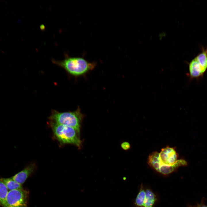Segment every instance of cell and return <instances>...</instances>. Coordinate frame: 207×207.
Listing matches in <instances>:
<instances>
[{
    "label": "cell",
    "mask_w": 207,
    "mask_h": 207,
    "mask_svg": "<svg viewBox=\"0 0 207 207\" xmlns=\"http://www.w3.org/2000/svg\"><path fill=\"white\" fill-rule=\"evenodd\" d=\"M0 179L5 184L9 191L23 189L22 185L15 181L11 177Z\"/></svg>",
    "instance_id": "obj_6"
},
{
    "label": "cell",
    "mask_w": 207,
    "mask_h": 207,
    "mask_svg": "<svg viewBox=\"0 0 207 207\" xmlns=\"http://www.w3.org/2000/svg\"><path fill=\"white\" fill-rule=\"evenodd\" d=\"M195 58L200 65L201 72L202 74L207 68V50L203 51Z\"/></svg>",
    "instance_id": "obj_8"
},
{
    "label": "cell",
    "mask_w": 207,
    "mask_h": 207,
    "mask_svg": "<svg viewBox=\"0 0 207 207\" xmlns=\"http://www.w3.org/2000/svg\"><path fill=\"white\" fill-rule=\"evenodd\" d=\"M52 62L64 69L69 76L75 77L85 74L94 69L95 65L80 57L66 56L62 60L52 59Z\"/></svg>",
    "instance_id": "obj_1"
},
{
    "label": "cell",
    "mask_w": 207,
    "mask_h": 207,
    "mask_svg": "<svg viewBox=\"0 0 207 207\" xmlns=\"http://www.w3.org/2000/svg\"><path fill=\"white\" fill-rule=\"evenodd\" d=\"M189 71L191 76L193 77L198 76L202 74L200 65L195 58L189 64Z\"/></svg>",
    "instance_id": "obj_7"
},
{
    "label": "cell",
    "mask_w": 207,
    "mask_h": 207,
    "mask_svg": "<svg viewBox=\"0 0 207 207\" xmlns=\"http://www.w3.org/2000/svg\"><path fill=\"white\" fill-rule=\"evenodd\" d=\"M145 194V191L141 187L135 200V204L136 206L138 207H143Z\"/></svg>",
    "instance_id": "obj_11"
},
{
    "label": "cell",
    "mask_w": 207,
    "mask_h": 207,
    "mask_svg": "<svg viewBox=\"0 0 207 207\" xmlns=\"http://www.w3.org/2000/svg\"><path fill=\"white\" fill-rule=\"evenodd\" d=\"M121 146L122 148L125 150H129L131 147L130 143L129 142L126 141L122 143L121 145Z\"/></svg>",
    "instance_id": "obj_12"
},
{
    "label": "cell",
    "mask_w": 207,
    "mask_h": 207,
    "mask_svg": "<svg viewBox=\"0 0 207 207\" xmlns=\"http://www.w3.org/2000/svg\"><path fill=\"white\" fill-rule=\"evenodd\" d=\"M145 193L143 207H153L156 200L155 194L151 190L148 189L145 191Z\"/></svg>",
    "instance_id": "obj_9"
},
{
    "label": "cell",
    "mask_w": 207,
    "mask_h": 207,
    "mask_svg": "<svg viewBox=\"0 0 207 207\" xmlns=\"http://www.w3.org/2000/svg\"><path fill=\"white\" fill-rule=\"evenodd\" d=\"M28 191L23 189L8 191L6 200V207H26Z\"/></svg>",
    "instance_id": "obj_4"
},
{
    "label": "cell",
    "mask_w": 207,
    "mask_h": 207,
    "mask_svg": "<svg viewBox=\"0 0 207 207\" xmlns=\"http://www.w3.org/2000/svg\"><path fill=\"white\" fill-rule=\"evenodd\" d=\"M84 117L78 106L76 110L74 111L59 112L52 110L49 119L50 121L72 127L80 134Z\"/></svg>",
    "instance_id": "obj_2"
},
{
    "label": "cell",
    "mask_w": 207,
    "mask_h": 207,
    "mask_svg": "<svg viewBox=\"0 0 207 207\" xmlns=\"http://www.w3.org/2000/svg\"><path fill=\"white\" fill-rule=\"evenodd\" d=\"M54 137L62 144H71L81 149L83 141L80 134L74 128L50 121Z\"/></svg>",
    "instance_id": "obj_3"
},
{
    "label": "cell",
    "mask_w": 207,
    "mask_h": 207,
    "mask_svg": "<svg viewBox=\"0 0 207 207\" xmlns=\"http://www.w3.org/2000/svg\"><path fill=\"white\" fill-rule=\"evenodd\" d=\"M35 168V164L31 163L11 177L15 181L22 185L34 172Z\"/></svg>",
    "instance_id": "obj_5"
},
{
    "label": "cell",
    "mask_w": 207,
    "mask_h": 207,
    "mask_svg": "<svg viewBox=\"0 0 207 207\" xmlns=\"http://www.w3.org/2000/svg\"><path fill=\"white\" fill-rule=\"evenodd\" d=\"M198 207H207V206L204 205H199Z\"/></svg>",
    "instance_id": "obj_13"
},
{
    "label": "cell",
    "mask_w": 207,
    "mask_h": 207,
    "mask_svg": "<svg viewBox=\"0 0 207 207\" xmlns=\"http://www.w3.org/2000/svg\"><path fill=\"white\" fill-rule=\"evenodd\" d=\"M8 190L5 185L0 179V205L6 207V200Z\"/></svg>",
    "instance_id": "obj_10"
}]
</instances>
